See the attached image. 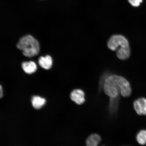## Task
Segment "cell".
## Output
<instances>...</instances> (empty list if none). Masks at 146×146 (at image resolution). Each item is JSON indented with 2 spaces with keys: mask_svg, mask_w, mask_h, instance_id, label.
Listing matches in <instances>:
<instances>
[{
  "mask_svg": "<svg viewBox=\"0 0 146 146\" xmlns=\"http://www.w3.org/2000/svg\"><path fill=\"white\" fill-rule=\"evenodd\" d=\"M32 103L34 108L39 109L42 108L46 103V100L44 98L38 96H35L32 98Z\"/></svg>",
  "mask_w": 146,
  "mask_h": 146,
  "instance_id": "9c48e42d",
  "label": "cell"
},
{
  "mask_svg": "<svg viewBox=\"0 0 146 146\" xmlns=\"http://www.w3.org/2000/svg\"><path fill=\"white\" fill-rule=\"evenodd\" d=\"M103 89L105 94L110 98H116L120 96L119 89L113 75L106 78Z\"/></svg>",
  "mask_w": 146,
  "mask_h": 146,
  "instance_id": "3957f363",
  "label": "cell"
},
{
  "mask_svg": "<svg viewBox=\"0 0 146 146\" xmlns=\"http://www.w3.org/2000/svg\"><path fill=\"white\" fill-rule=\"evenodd\" d=\"M85 93L80 89H75L70 93L71 99L77 104L81 105L85 102Z\"/></svg>",
  "mask_w": 146,
  "mask_h": 146,
  "instance_id": "5b68a950",
  "label": "cell"
},
{
  "mask_svg": "<svg viewBox=\"0 0 146 146\" xmlns=\"http://www.w3.org/2000/svg\"><path fill=\"white\" fill-rule=\"evenodd\" d=\"M137 142L139 145H144L146 144V129H142L140 130L136 136Z\"/></svg>",
  "mask_w": 146,
  "mask_h": 146,
  "instance_id": "8fae6325",
  "label": "cell"
},
{
  "mask_svg": "<svg viewBox=\"0 0 146 146\" xmlns=\"http://www.w3.org/2000/svg\"><path fill=\"white\" fill-rule=\"evenodd\" d=\"M129 3L132 6L134 7L139 6L140 3L142 2V0H128Z\"/></svg>",
  "mask_w": 146,
  "mask_h": 146,
  "instance_id": "7c38bea8",
  "label": "cell"
},
{
  "mask_svg": "<svg viewBox=\"0 0 146 146\" xmlns=\"http://www.w3.org/2000/svg\"><path fill=\"white\" fill-rule=\"evenodd\" d=\"M133 108L136 113L139 115H146V98L141 97L135 100Z\"/></svg>",
  "mask_w": 146,
  "mask_h": 146,
  "instance_id": "277c9868",
  "label": "cell"
},
{
  "mask_svg": "<svg viewBox=\"0 0 146 146\" xmlns=\"http://www.w3.org/2000/svg\"><path fill=\"white\" fill-rule=\"evenodd\" d=\"M101 141V138L99 135L96 134H91L87 138L86 146H98V144Z\"/></svg>",
  "mask_w": 146,
  "mask_h": 146,
  "instance_id": "ba28073f",
  "label": "cell"
},
{
  "mask_svg": "<svg viewBox=\"0 0 146 146\" xmlns=\"http://www.w3.org/2000/svg\"><path fill=\"white\" fill-rule=\"evenodd\" d=\"M120 96L116 98H110L109 110L111 113H114L117 111L119 106Z\"/></svg>",
  "mask_w": 146,
  "mask_h": 146,
  "instance_id": "30bf717a",
  "label": "cell"
},
{
  "mask_svg": "<svg viewBox=\"0 0 146 146\" xmlns=\"http://www.w3.org/2000/svg\"><path fill=\"white\" fill-rule=\"evenodd\" d=\"M38 63L42 68L46 70H48L52 68V58L49 55L40 56L38 60Z\"/></svg>",
  "mask_w": 146,
  "mask_h": 146,
  "instance_id": "8992f818",
  "label": "cell"
},
{
  "mask_svg": "<svg viewBox=\"0 0 146 146\" xmlns=\"http://www.w3.org/2000/svg\"><path fill=\"white\" fill-rule=\"evenodd\" d=\"M3 92L2 87L0 85V98L3 97Z\"/></svg>",
  "mask_w": 146,
  "mask_h": 146,
  "instance_id": "4fadbf2b",
  "label": "cell"
},
{
  "mask_svg": "<svg viewBox=\"0 0 146 146\" xmlns=\"http://www.w3.org/2000/svg\"><path fill=\"white\" fill-rule=\"evenodd\" d=\"M107 46L113 51L130 48L128 40L125 36L120 35L111 36L107 42Z\"/></svg>",
  "mask_w": 146,
  "mask_h": 146,
  "instance_id": "7a4b0ae2",
  "label": "cell"
},
{
  "mask_svg": "<svg viewBox=\"0 0 146 146\" xmlns=\"http://www.w3.org/2000/svg\"><path fill=\"white\" fill-rule=\"evenodd\" d=\"M17 48L25 56L31 58L39 53L40 45L38 41L33 36L27 35L21 38L17 45Z\"/></svg>",
  "mask_w": 146,
  "mask_h": 146,
  "instance_id": "6da1fadb",
  "label": "cell"
},
{
  "mask_svg": "<svg viewBox=\"0 0 146 146\" xmlns=\"http://www.w3.org/2000/svg\"><path fill=\"white\" fill-rule=\"evenodd\" d=\"M21 66L25 72L28 74H33L37 69L36 64L32 61L23 62Z\"/></svg>",
  "mask_w": 146,
  "mask_h": 146,
  "instance_id": "52a82bcc",
  "label": "cell"
}]
</instances>
